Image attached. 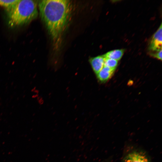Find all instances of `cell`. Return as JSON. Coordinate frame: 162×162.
Masks as SVG:
<instances>
[{
	"label": "cell",
	"instance_id": "cell-8",
	"mask_svg": "<svg viewBox=\"0 0 162 162\" xmlns=\"http://www.w3.org/2000/svg\"><path fill=\"white\" fill-rule=\"evenodd\" d=\"M118 64V61L110 58H105L104 66L116 69Z\"/></svg>",
	"mask_w": 162,
	"mask_h": 162
},
{
	"label": "cell",
	"instance_id": "cell-1",
	"mask_svg": "<svg viewBox=\"0 0 162 162\" xmlns=\"http://www.w3.org/2000/svg\"><path fill=\"white\" fill-rule=\"evenodd\" d=\"M38 7L40 16L57 49L61 44L70 19L72 3L66 0H42L39 1Z\"/></svg>",
	"mask_w": 162,
	"mask_h": 162
},
{
	"label": "cell",
	"instance_id": "cell-10",
	"mask_svg": "<svg viewBox=\"0 0 162 162\" xmlns=\"http://www.w3.org/2000/svg\"><path fill=\"white\" fill-rule=\"evenodd\" d=\"M150 55L154 58L160 60H162V50L151 53Z\"/></svg>",
	"mask_w": 162,
	"mask_h": 162
},
{
	"label": "cell",
	"instance_id": "cell-4",
	"mask_svg": "<svg viewBox=\"0 0 162 162\" xmlns=\"http://www.w3.org/2000/svg\"><path fill=\"white\" fill-rule=\"evenodd\" d=\"M115 69L104 66L96 74L97 79L100 82H105L110 79L114 74Z\"/></svg>",
	"mask_w": 162,
	"mask_h": 162
},
{
	"label": "cell",
	"instance_id": "cell-5",
	"mask_svg": "<svg viewBox=\"0 0 162 162\" xmlns=\"http://www.w3.org/2000/svg\"><path fill=\"white\" fill-rule=\"evenodd\" d=\"M105 57L103 55L90 58L89 62L93 71L97 74L104 66Z\"/></svg>",
	"mask_w": 162,
	"mask_h": 162
},
{
	"label": "cell",
	"instance_id": "cell-9",
	"mask_svg": "<svg viewBox=\"0 0 162 162\" xmlns=\"http://www.w3.org/2000/svg\"><path fill=\"white\" fill-rule=\"evenodd\" d=\"M17 0H0V5L8 9L13 5Z\"/></svg>",
	"mask_w": 162,
	"mask_h": 162
},
{
	"label": "cell",
	"instance_id": "cell-2",
	"mask_svg": "<svg viewBox=\"0 0 162 162\" xmlns=\"http://www.w3.org/2000/svg\"><path fill=\"white\" fill-rule=\"evenodd\" d=\"M7 10L8 23L11 26L28 23L35 19L38 14L36 2L30 0H17Z\"/></svg>",
	"mask_w": 162,
	"mask_h": 162
},
{
	"label": "cell",
	"instance_id": "cell-7",
	"mask_svg": "<svg viewBox=\"0 0 162 162\" xmlns=\"http://www.w3.org/2000/svg\"><path fill=\"white\" fill-rule=\"evenodd\" d=\"M124 51V49H117L110 51L103 55L105 58L118 61L122 57Z\"/></svg>",
	"mask_w": 162,
	"mask_h": 162
},
{
	"label": "cell",
	"instance_id": "cell-6",
	"mask_svg": "<svg viewBox=\"0 0 162 162\" xmlns=\"http://www.w3.org/2000/svg\"><path fill=\"white\" fill-rule=\"evenodd\" d=\"M124 162H150L147 158L143 154L137 152L129 154L125 157Z\"/></svg>",
	"mask_w": 162,
	"mask_h": 162
},
{
	"label": "cell",
	"instance_id": "cell-3",
	"mask_svg": "<svg viewBox=\"0 0 162 162\" xmlns=\"http://www.w3.org/2000/svg\"><path fill=\"white\" fill-rule=\"evenodd\" d=\"M162 24L153 35L150 41L148 49L151 52L162 50Z\"/></svg>",
	"mask_w": 162,
	"mask_h": 162
}]
</instances>
